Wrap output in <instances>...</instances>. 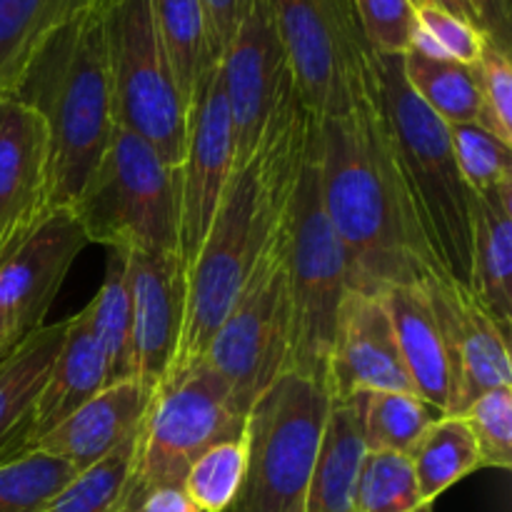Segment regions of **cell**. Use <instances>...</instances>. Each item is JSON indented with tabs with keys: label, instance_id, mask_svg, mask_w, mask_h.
Listing matches in <instances>:
<instances>
[{
	"label": "cell",
	"instance_id": "cell-1",
	"mask_svg": "<svg viewBox=\"0 0 512 512\" xmlns=\"http://www.w3.org/2000/svg\"><path fill=\"white\" fill-rule=\"evenodd\" d=\"M313 123L315 118L293 88L275 108L253 158L233 170L213 223L188 268L183 330L165 380L178 378L205 358L250 273L288 223Z\"/></svg>",
	"mask_w": 512,
	"mask_h": 512
},
{
	"label": "cell",
	"instance_id": "cell-2",
	"mask_svg": "<svg viewBox=\"0 0 512 512\" xmlns=\"http://www.w3.org/2000/svg\"><path fill=\"white\" fill-rule=\"evenodd\" d=\"M318 163L323 208L343 245L350 290L380 295L445 275L415 225L373 95L348 115L318 120Z\"/></svg>",
	"mask_w": 512,
	"mask_h": 512
},
{
	"label": "cell",
	"instance_id": "cell-3",
	"mask_svg": "<svg viewBox=\"0 0 512 512\" xmlns=\"http://www.w3.org/2000/svg\"><path fill=\"white\" fill-rule=\"evenodd\" d=\"M13 98L43 118L55 208H70L115 130L105 0H90L50 33Z\"/></svg>",
	"mask_w": 512,
	"mask_h": 512
},
{
	"label": "cell",
	"instance_id": "cell-4",
	"mask_svg": "<svg viewBox=\"0 0 512 512\" xmlns=\"http://www.w3.org/2000/svg\"><path fill=\"white\" fill-rule=\"evenodd\" d=\"M373 98L383 115L405 198L435 265L468 288L473 253V190L455 160L448 123L415 95L403 55L373 58Z\"/></svg>",
	"mask_w": 512,
	"mask_h": 512
},
{
	"label": "cell",
	"instance_id": "cell-5",
	"mask_svg": "<svg viewBox=\"0 0 512 512\" xmlns=\"http://www.w3.org/2000/svg\"><path fill=\"white\" fill-rule=\"evenodd\" d=\"M285 280L290 305L288 373L325 388L335 318L350 290V275L343 245L323 208L318 120L310 130L290 203Z\"/></svg>",
	"mask_w": 512,
	"mask_h": 512
},
{
	"label": "cell",
	"instance_id": "cell-6",
	"mask_svg": "<svg viewBox=\"0 0 512 512\" xmlns=\"http://www.w3.org/2000/svg\"><path fill=\"white\" fill-rule=\"evenodd\" d=\"M70 210L88 243L178 253L180 168L165 163L133 130L115 125Z\"/></svg>",
	"mask_w": 512,
	"mask_h": 512
},
{
	"label": "cell",
	"instance_id": "cell-7",
	"mask_svg": "<svg viewBox=\"0 0 512 512\" xmlns=\"http://www.w3.org/2000/svg\"><path fill=\"white\" fill-rule=\"evenodd\" d=\"M330 395L285 373L245 415V475L228 512H305Z\"/></svg>",
	"mask_w": 512,
	"mask_h": 512
},
{
	"label": "cell",
	"instance_id": "cell-8",
	"mask_svg": "<svg viewBox=\"0 0 512 512\" xmlns=\"http://www.w3.org/2000/svg\"><path fill=\"white\" fill-rule=\"evenodd\" d=\"M245 418L205 360L153 390L135 435L118 512H130L158 488H183L190 465L213 445L243 438Z\"/></svg>",
	"mask_w": 512,
	"mask_h": 512
},
{
	"label": "cell",
	"instance_id": "cell-9",
	"mask_svg": "<svg viewBox=\"0 0 512 512\" xmlns=\"http://www.w3.org/2000/svg\"><path fill=\"white\" fill-rule=\"evenodd\" d=\"M300 103L315 120L348 115L373 95L375 53L350 0H268Z\"/></svg>",
	"mask_w": 512,
	"mask_h": 512
},
{
	"label": "cell",
	"instance_id": "cell-10",
	"mask_svg": "<svg viewBox=\"0 0 512 512\" xmlns=\"http://www.w3.org/2000/svg\"><path fill=\"white\" fill-rule=\"evenodd\" d=\"M110 85L115 123L153 145L180 168L188 130V105L175 85L155 30L150 0H105Z\"/></svg>",
	"mask_w": 512,
	"mask_h": 512
},
{
	"label": "cell",
	"instance_id": "cell-11",
	"mask_svg": "<svg viewBox=\"0 0 512 512\" xmlns=\"http://www.w3.org/2000/svg\"><path fill=\"white\" fill-rule=\"evenodd\" d=\"M285 240L288 223L258 260L203 358L225 385L233 410L243 418L255 400L280 375L288 373L290 305Z\"/></svg>",
	"mask_w": 512,
	"mask_h": 512
},
{
	"label": "cell",
	"instance_id": "cell-12",
	"mask_svg": "<svg viewBox=\"0 0 512 512\" xmlns=\"http://www.w3.org/2000/svg\"><path fill=\"white\" fill-rule=\"evenodd\" d=\"M233 118L235 170L258 150L275 108L295 88L268 0H245L238 30L220 60Z\"/></svg>",
	"mask_w": 512,
	"mask_h": 512
},
{
	"label": "cell",
	"instance_id": "cell-13",
	"mask_svg": "<svg viewBox=\"0 0 512 512\" xmlns=\"http://www.w3.org/2000/svg\"><path fill=\"white\" fill-rule=\"evenodd\" d=\"M235 170L233 118L223 88L220 63L200 80L188 105L185 153L180 163L178 255L188 273L208 233Z\"/></svg>",
	"mask_w": 512,
	"mask_h": 512
},
{
	"label": "cell",
	"instance_id": "cell-14",
	"mask_svg": "<svg viewBox=\"0 0 512 512\" xmlns=\"http://www.w3.org/2000/svg\"><path fill=\"white\" fill-rule=\"evenodd\" d=\"M88 238L70 208H55L0 260V345L15 348L45 325L65 275Z\"/></svg>",
	"mask_w": 512,
	"mask_h": 512
},
{
	"label": "cell",
	"instance_id": "cell-15",
	"mask_svg": "<svg viewBox=\"0 0 512 512\" xmlns=\"http://www.w3.org/2000/svg\"><path fill=\"white\" fill-rule=\"evenodd\" d=\"M450 363V415H463L478 395L512 385L508 333L485 313L468 288L445 275L425 283Z\"/></svg>",
	"mask_w": 512,
	"mask_h": 512
},
{
	"label": "cell",
	"instance_id": "cell-16",
	"mask_svg": "<svg viewBox=\"0 0 512 512\" xmlns=\"http://www.w3.org/2000/svg\"><path fill=\"white\" fill-rule=\"evenodd\" d=\"M130 290L133 380L155 390L165 383L183 330L188 273L178 253L125 250Z\"/></svg>",
	"mask_w": 512,
	"mask_h": 512
},
{
	"label": "cell",
	"instance_id": "cell-17",
	"mask_svg": "<svg viewBox=\"0 0 512 512\" xmlns=\"http://www.w3.org/2000/svg\"><path fill=\"white\" fill-rule=\"evenodd\" d=\"M55 210L43 118L18 98H0V260Z\"/></svg>",
	"mask_w": 512,
	"mask_h": 512
},
{
	"label": "cell",
	"instance_id": "cell-18",
	"mask_svg": "<svg viewBox=\"0 0 512 512\" xmlns=\"http://www.w3.org/2000/svg\"><path fill=\"white\" fill-rule=\"evenodd\" d=\"M325 390L330 400H348L373 390L415 393L400 358L393 320L380 295L360 290L345 293L335 318Z\"/></svg>",
	"mask_w": 512,
	"mask_h": 512
},
{
	"label": "cell",
	"instance_id": "cell-19",
	"mask_svg": "<svg viewBox=\"0 0 512 512\" xmlns=\"http://www.w3.org/2000/svg\"><path fill=\"white\" fill-rule=\"evenodd\" d=\"M150 398L153 390L138 380L108 385L43 435L35 450L63 460L78 475L85 473L138 433Z\"/></svg>",
	"mask_w": 512,
	"mask_h": 512
},
{
	"label": "cell",
	"instance_id": "cell-20",
	"mask_svg": "<svg viewBox=\"0 0 512 512\" xmlns=\"http://www.w3.org/2000/svg\"><path fill=\"white\" fill-rule=\"evenodd\" d=\"M68 320L43 325L0 360V465L35 453L38 408Z\"/></svg>",
	"mask_w": 512,
	"mask_h": 512
},
{
	"label": "cell",
	"instance_id": "cell-21",
	"mask_svg": "<svg viewBox=\"0 0 512 512\" xmlns=\"http://www.w3.org/2000/svg\"><path fill=\"white\" fill-rule=\"evenodd\" d=\"M390 320L400 358L423 403L450 415V363L438 318L423 285H400L380 293Z\"/></svg>",
	"mask_w": 512,
	"mask_h": 512
},
{
	"label": "cell",
	"instance_id": "cell-22",
	"mask_svg": "<svg viewBox=\"0 0 512 512\" xmlns=\"http://www.w3.org/2000/svg\"><path fill=\"white\" fill-rule=\"evenodd\" d=\"M473 253L468 290L510 335L512 325V180L473 193Z\"/></svg>",
	"mask_w": 512,
	"mask_h": 512
},
{
	"label": "cell",
	"instance_id": "cell-23",
	"mask_svg": "<svg viewBox=\"0 0 512 512\" xmlns=\"http://www.w3.org/2000/svg\"><path fill=\"white\" fill-rule=\"evenodd\" d=\"M110 385L103 348L90 325L88 308L68 318L63 345L50 370L38 408V443L70 413Z\"/></svg>",
	"mask_w": 512,
	"mask_h": 512
},
{
	"label": "cell",
	"instance_id": "cell-24",
	"mask_svg": "<svg viewBox=\"0 0 512 512\" xmlns=\"http://www.w3.org/2000/svg\"><path fill=\"white\" fill-rule=\"evenodd\" d=\"M365 450L358 395L330 400L305 512H355V483Z\"/></svg>",
	"mask_w": 512,
	"mask_h": 512
},
{
	"label": "cell",
	"instance_id": "cell-25",
	"mask_svg": "<svg viewBox=\"0 0 512 512\" xmlns=\"http://www.w3.org/2000/svg\"><path fill=\"white\" fill-rule=\"evenodd\" d=\"M90 0H0V98H13L58 25Z\"/></svg>",
	"mask_w": 512,
	"mask_h": 512
},
{
	"label": "cell",
	"instance_id": "cell-26",
	"mask_svg": "<svg viewBox=\"0 0 512 512\" xmlns=\"http://www.w3.org/2000/svg\"><path fill=\"white\" fill-rule=\"evenodd\" d=\"M155 30L175 85L190 105L203 75L220 60L213 58L203 0H150Z\"/></svg>",
	"mask_w": 512,
	"mask_h": 512
},
{
	"label": "cell",
	"instance_id": "cell-27",
	"mask_svg": "<svg viewBox=\"0 0 512 512\" xmlns=\"http://www.w3.org/2000/svg\"><path fill=\"white\" fill-rule=\"evenodd\" d=\"M408 460L425 505H435L445 490L480 468L478 445L460 415L435 418L410 448Z\"/></svg>",
	"mask_w": 512,
	"mask_h": 512
},
{
	"label": "cell",
	"instance_id": "cell-28",
	"mask_svg": "<svg viewBox=\"0 0 512 512\" xmlns=\"http://www.w3.org/2000/svg\"><path fill=\"white\" fill-rule=\"evenodd\" d=\"M475 65L450 58H428L415 50L403 53V75L408 85L448 125L478 120L480 83Z\"/></svg>",
	"mask_w": 512,
	"mask_h": 512
},
{
	"label": "cell",
	"instance_id": "cell-29",
	"mask_svg": "<svg viewBox=\"0 0 512 512\" xmlns=\"http://www.w3.org/2000/svg\"><path fill=\"white\" fill-rule=\"evenodd\" d=\"M90 325L108 363L110 385L133 380V340H130V290L125 250H110L105 280L88 305Z\"/></svg>",
	"mask_w": 512,
	"mask_h": 512
},
{
	"label": "cell",
	"instance_id": "cell-30",
	"mask_svg": "<svg viewBox=\"0 0 512 512\" xmlns=\"http://www.w3.org/2000/svg\"><path fill=\"white\" fill-rule=\"evenodd\" d=\"M360 423L368 450H393L408 455L440 413L415 393H395V390H373L358 393Z\"/></svg>",
	"mask_w": 512,
	"mask_h": 512
},
{
	"label": "cell",
	"instance_id": "cell-31",
	"mask_svg": "<svg viewBox=\"0 0 512 512\" xmlns=\"http://www.w3.org/2000/svg\"><path fill=\"white\" fill-rule=\"evenodd\" d=\"M355 512H433L420 498L408 455L365 450L355 483Z\"/></svg>",
	"mask_w": 512,
	"mask_h": 512
},
{
	"label": "cell",
	"instance_id": "cell-32",
	"mask_svg": "<svg viewBox=\"0 0 512 512\" xmlns=\"http://www.w3.org/2000/svg\"><path fill=\"white\" fill-rule=\"evenodd\" d=\"M75 475L68 463L40 450L0 465V512L43 510Z\"/></svg>",
	"mask_w": 512,
	"mask_h": 512
},
{
	"label": "cell",
	"instance_id": "cell-33",
	"mask_svg": "<svg viewBox=\"0 0 512 512\" xmlns=\"http://www.w3.org/2000/svg\"><path fill=\"white\" fill-rule=\"evenodd\" d=\"M138 435V433H135ZM135 435L125 440L103 463L75 475L43 510L38 512H118L130 460L135 450Z\"/></svg>",
	"mask_w": 512,
	"mask_h": 512
},
{
	"label": "cell",
	"instance_id": "cell-34",
	"mask_svg": "<svg viewBox=\"0 0 512 512\" xmlns=\"http://www.w3.org/2000/svg\"><path fill=\"white\" fill-rule=\"evenodd\" d=\"M245 475L243 438L225 440L205 450L183 480V490L200 512H228Z\"/></svg>",
	"mask_w": 512,
	"mask_h": 512
},
{
	"label": "cell",
	"instance_id": "cell-35",
	"mask_svg": "<svg viewBox=\"0 0 512 512\" xmlns=\"http://www.w3.org/2000/svg\"><path fill=\"white\" fill-rule=\"evenodd\" d=\"M455 160L473 193H488L512 180V153L475 123L448 125Z\"/></svg>",
	"mask_w": 512,
	"mask_h": 512
},
{
	"label": "cell",
	"instance_id": "cell-36",
	"mask_svg": "<svg viewBox=\"0 0 512 512\" xmlns=\"http://www.w3.org/2000/svg\"><path fill=\"white\" fill-rule=\"evenodd\" d=\"M460 418L468 423L480 453V468H512V385L478 395Z\"/></svg>",
	"mask_w": 512,
	"mask_h": 512
},
{
	"label": "cell",
	"instance_id": "cell-37",
	"mask_svg": "<svg viewBox=\"0 0 512 512\" xmlns=\"http://www.w3.org/2000/svg\"><path fill=\"white\" fill-rule=\"evenodd\" d=\"M480 113L475 125L498 138L503 145H512V63L510 53L485 43L478 60Z\"/></svg>",
	"mask_w": 512,
	"mask_h": 512
},
{
	"label": "cell",
	"instance_id": "cell-38",
	"mask_svg": "<svg viewBox=\"0 0 512 512\" xmlns=\"http://www.w3.org/2000/svg\"><path fill=\"white\" fill-rule=\"evenodd\" d=\"M365 43L378 55H403L418 20L413 0H350Z\"/></svg>",
	"mask_w": 512,
	"mask_h": 512
},
{
	"label": "cell",
	"instance_id": "cell-39",
	"mask_svg": "<svg viewBox=\"0 0 512 512\" xmlns=\"http://www.w3.org/2000/svg\"><path fill=\"white\" fill-rule=\"evenodd\" d=\"M415 20H418V28L443 50L445 58L458 60V63L475 65L488 43L478 28L433 5H415Z\"/></svg>",
	"mask_w": 512,
	"mask_h": 512
},
{
	"label": "cell",
	"instance_id": "cell-40",
	"mask_svg": "<svg viewBox=\"0 0 512 512\" xmlns=\"http://www.w3.org/2000/svg\"><path fill=\"white\" fill-rule=\"evenodd\" d=\"M245 0H203L205 20H208L210 48L213 58L223 60L235 30H238L240 15H243Z\"/></svg>",
	"mask_w": 512,
	"mask_h": 512
},
{
	"label": "cell",
	"instance_id": "cell-41",
	"mask_svg": "<svg viewBox=\"0 0 512 512\" xmlns=\"http://www.w3.org/2000/svg\"><path fill=\"white\" fill-rule=\"evenodd\" d=\"M478 13L480 30L495 48L512 53V3L510 0H470Z\"/></svg>",
	"mask_w": 512,
	"mask_h": 512
},
{
	"label": "cell",
	"instance_id": "cell-42",
	"mask_svg": "<svg viewBox=\"0 0 512 512\" xmlns=\"http://www.w3.org/2000/svg\"><path fill=\"white\" fill-rule=\"evenodd\" d=\"M130 512H200L183 488H158Z\"/></svg>",
	"mask_w": 512,
	"mask_h": 512
},
{
	"label": "cell",
	"instance_id": "cell-43",
	"mask_svg": "<svg viewBox=\"0 0 512 512\" xmlns=\"http://www.w3.org/2000/svg\"><path fill=\"white\" fill-rule=\"evenodd\" d=\"M413 3L415 5H433V8L445 10V13L455 15V18L465 20V23H470L473 28L480 30L478 13H475V8L470 0H413ZM480 33H483V30H480Z\"/></svg>",
	"mask_w": 512,
	"mask_h": 512
},
{
	"label": "cell",
	"instance_id": "cell-44",
	"mask_svg": "<svg viewBox=\"0 0 512 512\" xmlns=\"http://www.w3.org/2000/svg\"><path fill=\"white\" fill-rule=\"evenodd\" d=\"M10 350H13V348H5V345H0V360H3V358H5V355H8V353H10Z\"/></svg>",
	"mask_w": 512,
	"mask_h": 512
}]
</instances>
